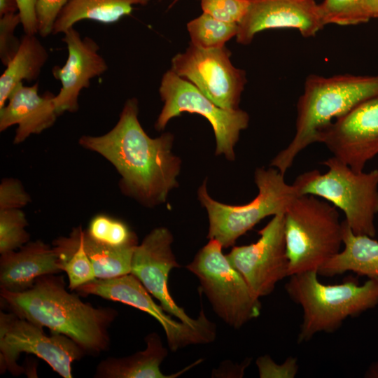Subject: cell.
Here are the masks:
<instances>
[{
    "instance_id": "6da1fadb",
    "label": "cell",
    "mask_w": 378,
    "mask_h": 378,
    "mask_svg": "<svg viewBox=\"0 0 378 378\" xmlns=\"http://www.w3.org/2000/svg\"><path fill=\"white\" fill-rule=\"evenodd\" d=\"M138 113L137 99H128L110 131L101 136L83 135L78 143L114 166L121 176L123 193L151 206L164 202L169 191L177 186L181 160L172 152V134L150 137Z\"/></svg>"
},
{
    "instance_id": "7a4b0ae2",
    "label": "cell",
    "mask_w": 378,
    "mask_h": 378,
    "mask_svg": "<svg viewBox=\"0 0 378 378\" xmlns=\"http://www.w3.org/2000/svg\"><path fill=\"white\" fill-rule=\"evenodd\" d=\"M0 299L1 307L51 332L69 337L85 354L97 356L109 348L108 330L118 312L83 302L78 295L66 290L62 276H41L22 292L1 288Z\"/></svg>"
},
{
    "instance_id": "3957f363",
    "label": "cell",
    "mask_w": 378,
    "mask_h": 378,
    "mask_svg": "<svg viewBox=\"0 0 378 378\" xmlns=\"http://www.w3.org/2000/svg\"><path fill=\"white\" fill-rule=\"evenodd\" d=\"M378 94V75H309L297 103L295 132L291 141L272 160L271 167L285 175L295 159L328 125L358 104Z\"/></svg>"
},
{
    "instance_id": "277c9868",
    "label": "cell",
    "mask_w": 378,
    "mask_h": 378,
    "mask_svg": "<svg viewBox=\"0 0 378 378\" xmlns=\"http://www.w3.org/2000/svg\"><path fill=\"white\" fill-rule=\"evenodd\" d=\"M318 276L317 271L295 274L285 285L290 298L302 309L300 344L318 333L335 332L347 318L378 305V279L360 284L351 276L338 284H324Z\"/></svg>"
},
{
    "instance_id": "5b68a950",
    "label": "cell",
    "mask_w": 378,
    "mask_h": 378,
    "mask_svg": "<svg viewBox=\"0 0 378 378\" xmlns=\"http://www.w3.org/2000/svg\"><path fill=\"white\" fill-rule=\"evenodd\" d=\"M290 275L317 271L341 251L342 221L337 208L313 195L296 196L284 212Z\"/></svg>"
},
{
    "instance_id": "8992f818",
    "label": "cell",
    "mask_w": 378,
    "mask_h": 378,
    "mask_svg": "<svg viewBox=\"0 0 378 378\" xmlns=\"http://www.w3.org/2000/svg\"><path fill=\"white\" fill-rule=\"evenodd\" d=\"M322 164L328 169L326 173L314 169L295 179L292 185L297 195H313L325 200L343 211L344 221L354 233L374 237L378 169L356 172L333 156Z\"/></svg>"
},
{
    "instance_id": "52a82bcc",
    "label": "cell",
    "mask_w": 378,
    "mask_h": 378,
    "mask_svg": "<svg viewBox=\"0 0 378 378\" xmlns=\"http://www.w3.org/2000/svg\"><path fill=\"white\" fill-rule=\"evenodd\" d=\"M255 183L257 196L244 205H229L212 199L206 190V181L198 190V198L207 211L209 227L207 237L217 240L223 248L232 246L236 240L263 218L284 213L297 193L288 184L284 174L276 168H258Z\"/></svg>"
},
{
    "instance_id": "ba28073f",
    "label": "cell",
    "mask_w": 378,
    "mask_h": 378,
    "mask_svg": "<svg viewBox=\"0 0 378 378\" xmlns=\"http://www.w3.org/2000/svg\"><path fill=\"white\" fill-rule=\"evenodd\" d=\"M222 248L217 240L209 239L186 268L198 278L216 314L238 329L260 315L261 304Z\"/></svg>"
},
{
    "instance_id": "9c48e42d",
    "label": "cell",
    "mask_w": 378,
    "mask_h": 378,
    "mask_svg": "<svg viewBox=\"0 0 378 378\" xmlns=\"http://www.w3.org/2000/svg\"><path fill=\"white\" fill-rule=\"evenodd\" d=\"M38 326L13 312L0 313V372L14 376L24 372L17 360L22 353L43 360L64 378L72 377L71 364L85 355L69 337L58 333L46 335Z\"/></svg>"
},
{
    "instance_id": "30bf717a",
    "label": "cell",
    "mask_w": 378,
    "mask_h": 378,
    "mask_svg": "<svg viewBox=\"0 0 378 378\" xmlns=\"http://www.w3.org/2000/svg\"><path fill=\"white\" fill-rule=\"evenodd\" d=\"M159 92L164 106L155 125L158 130H163L170 119L183 112L198 113L206 118L214 129L216 154H223L230 161L234 160V146L241 131L248 125L246 112L219 107L192 83L171 69L163 75Z\"/></svg>"
},
{
    "instance_id": "8fae6325",
    "label": "cell",
    "mask_w": 378,
    "mask_h": 378,
    "mask_svg": "<svg viewBox=\"0 0 378 378\" xmlns=\"http://www.w3.org/2000/svg\"><path fill=\"white\" fill-rule=\"evenodd\" d=\"M75 291L83 297L94 295L146 312L162 326L169 347L173 351L188 345L212 342L216 337V325L212 322L194 327L173 319L153 301L140 281L131 273L110 279H95Z\"/></svg>"
},
{
    "instance_id": "7c38bea8",
    "label": "cell",
    "mask_w": 378,
    "mask_h": 378,
    "mask_svg": "<svg viewBox=\"0 0 378 378\" xmlns=\"http://www.w3.org/2000/svg\"><path fill=\"white\" fill-rule=\"evenodd\" d=\"M230 56L225 46L202 49L190 43L184 52L172 59L171 70L219 107L235 110L239 108L246 78L245 71L234 66Z\"/></svg>"
},
{
    "instance_id": "4fadbf2b",
    "label": "cell",
    "mask_w": 378,
    "mask_h": 378,
    "mask_svg": "<svg viewBox=\"0 0 378 378\" xmlns=\"http://www.w3.org/2000/svg\"><path fill=\"white\" fill-rule=\"evenodd\" d=\"M258 234L256 242L234 246L226 256L260 298L272 293L278 282L289 276L284 213L274 216Z\"/></svg>"
},
{
    "instance_id": "5bb4252c",
    "label": "cell",
    "mask_w": 378,
    "mask_h": 378,
    "mask_svg": "<svg viewBox=\"0 0 378 378\" xmlns=\"http://www.w3.org/2000/svg\"><path fill=\"white\" fill-rule=\"evenodd\" d=\"M333 157L353 171H364L378 155V94L362 102L328 125L317 136Z\"/></svg>"
},
{
    "instance_id": "9a60e30c",
    "label": "cell",
    "mask_w": 378,
    "mask_h": 378,
    "mask_svg": "<svg viewBox=\"0 0 378 378\" xmlns=\"http://www.w3.org/2000/svg\"><path fill=\"white\" fill-rule=\"evenodd\" d=\"M173 237L163 227L153 229L134 251L131 274L134 275L164 311L181 322L197 327L209 323L203 309L197 318H192L176 304L168 289L169 272L180 265L172 252Z\"/></svg>"
},
{
    "instance_id": "2e32d148",
    "label": "cell",
    "mask_w": 378,
    "mask_h": 378,
    "mask_svg": "<svg viewBox=\"0 0 378 378\" xmlns=\"http://www.w3.org/2000/svg\"><path fill=\"white\" fill-rule=\"evenodd\" d=\"M62 41L66 43L68 57L62 67L52 69L53 77L59 80L62 87L54 97V104L58 115L64 112H76L78 97L84 88H88L91 79L105 73L108 66L99 54V46L89 36L82 37L74 27L64 33Z\"/></svg>"
},
{
    "instance_id": "e0dca14e",
    "label": "cell",
    "mask_w": 378,
    "mask_h": 378,
    "mask_svg": "<svg viewBox=\"0 0 378 378\" xmlns=\"http://www.w3.org/2000/svg\"><path fill=\"white\" fill-rule=\"evenodd\" d=\"M324 26L316 0H249L236 37L239 43L248 44L260 31L293 28L308 38Z\"/></svg>"
},
{
    "instance_id": "ac0fdd59",
    "label": "cell",
    "mask_w": 378,
    "mask_h": 378,
    "mask_svg": "<svg viewBox=\"0 0 378 378\" xmlns=\"http://www.w3.org/2000/svg\"><path fill=\"white\" fill-rule=\"evenodd\" d=\"M54 97L50 92L39 95L38 83L24 86L20 83L10 94L7 105L0 108V131L17 125L13 144H18L50 127L59 115Z\"/></svg>"
},
{
    "instance_id": "d6986e66",
    "label": "cell",
    "mask_w": 378,
    "mask_h": 378,
    "mask_svg": "<svg viewBox=\"0 0 378 378\" xmlns=\"http://www.w3.org/2000/svg\"><path fill=\"white\" fill-rule=\"evenodd\" d=\"M60 272L53 246L41 240L30 241L19 251L1 254L0 288L22 292L30 288L38 277Z\"/></svg>"
},
{
    "instance_id": "ffe728a7",
    "label": "cell",
    "mask_w": 378,
    "mask_h": 378,
    "mask_svg": "<svg viewBox=\"0 0 378 378\" xmlns=\"http://www.w3.org/2000/svg\"><path fill=\"white\" fill-rule=\"evenodd\" d=\"M146 348L126 357H108L99 363L94 377L96 378H172L184 373L200 363L199 360L178 372L166 375L160 365L167 355L160 336L156 332L148 335Z\"/></svg>"
},
{
    "instance_id": "44dd1931",
    "label": "cell",
    "mask_w": 378,
    "mask_h": 378,
    "mask_svg": "<svg viewBox=\"0 0 378 378\" xmlns=\"http://www.w3.org/2000/svg\"><path fill=\"white\" fill-rule=\"evenodd\" d=\"M342 241L343 248L318 270V274L333 276L352 272L368 279H378L377 240L354 233L343 220Z\"/></svg>"
},
{
    "instance_id": "7402d4cb",
    "label": "cell",
    "mask_w": 378,
    "mask_h": 378,
    "mask_svg": "<svg viewBox=\"0 0 378 378\" xmlns=\"http://www.w3.org/2000/svg\"><path fill=\"white\" fill-rule=\"evenodd\" d=\"M149 0H69L59 13L52 34H64L79 21L90 20L104 24L114 23L129 15L134 6Z\"/></svg>"
},
{
    "instance_id": "603a6c76",
    "label": "cell",
    "mask_w": 378,
    "mask_h": 378,
    "mask_svg": "<svg viewBox=\"0 0 378 378\" xmlns=\"http://www.w3.org/2000/svg\"><path fill=\"white\" fill-rule=\"evenodd\" d=\"M48 57V52L36 35L24 34L17 53L0 76V108L6 105L18 84L38 78Z\"/></svg>"
},
{
    "instance_id": "cb8c5ba5",
    "label": "cell",
    "mask_w": 378,
    "mask_h": 378,
    "mask_svg": "<svg viewBox=\"0 0 378 378\" xmlns=\"http://www.w3.org/2000/svg\"><path fill=\"white\" fill-rule=\"evenodd\" d=\"M83 234L80 225L73 228L68 237H60L52 241L59 267L66 274L68 288L71 291L97 279L84 247Z\"/></svg>"
},
{
    "instance_id": "d4e9b609",
    "label": "cell",
    "mask_w": 378,
    "mask_h": 378,
    "mask_svg": "<svg viewBox=\"0 0 378 378\" xmlns=\"http://www.w3.org/2000/svg\"><path fill=\"white\" fill-rule=\"evenodd\" d=\"M83 244L97 279H110L131 273L137 241L121 247L108 246L92 239L84 230Z\"/></svg>"
},
{
    "instance_id": "484cf974",
    "label": "cell",
    "mask_w": 378,
    "mask_h": 378,
    "mask_svg": "<svg viewBox=\"0 0 378 378\" xmlns=\"http://www.w3.org/2000/svg\"><path fill=\"white\" fill-rule=\"evenodd\" d=\"M191 44L202 49H214L225 46V42L238 31V24L217 20L203 13L187 24Z\"/></svg>"
},
{
    "instance_id": "4316f807",
    "label": "cell",
    "mask_w": 378,
    "mask_h": 378,
    "mask_svg": "<svg viewBox=\"0 0 378 378\" xmlns=\"http://www.w3.org/2000/svg\"><path fill=\"white\" fill-rule=\"evenodd\" d=\"M85 231L92 239L108 246L121 247L137 241L127 224L104 214L92 218Z\"/></svg>"
},
{
    "instance_id": "83f0119b",
    "label": "cell",
    "mask_w": 378,
    "mask_h": 378,
    "mask_svg": "<svg viewBox=\"0 0 378 378\" xmlns=\"http://www.w3.org/2000/svg\"><path fill=\"white\" fill-rule=\"evenodd\" d=\"M365 0H323L318 4L324 25H356L370 20L365 8Z\"/></svg>"
},
{
    "instance_id": "f1b7e54d",
    "label": "cell",
    "mask_w": 378,
    "mask_h": 378,
    "mask_svg": "<svg viewBox=\"0 0 378 378\" xmlns=\"http://www.w3.org/2000/svg\"><path fill=\"white\" fill-rule=\"evenodd\" d=\"M24 213L20 209L0 211V253L20 248L29 242L30 234Z\"/></svg>"
},
{
    "instance_id": "f546056e",
    "label": "cell",
    "mask_w": 378,
    "mask_h": 378,
    "mask_svg": "<svg viewBox=\"0 0 378 378\" xmlns=\"http://www.w3.org/2000/svg\"><path fill=\"white\" fill-rule=\"evenodd\" d=\"M203 13L230 23H237L245 15L249 0H200Z\"/></svg>"
},
{
    "instance_id": "4dcf8cb0",
    "label": "cell",
    "mask_w": 378,
    "mask_h": 378,
    "mask_svg": "<svg viewBox=\"0 0 378 378\" xmlns=\"http://www.w3.org/2000/svg\"><path fill=\"white\" fill-rule=\"evenodd\" d=\"M19 24L21 20L18 13L0 17V59L4 66H7L20 48L21 39L15 36Z\"/></svg>"
},
{
    "instance_id": "1f68e13d",
    "label": "cell",
    "mask_w": 378,
    "mask_h": 378,
    "mask_svg": "<svg viewBox=\"0 0 378 378\" xmlns=\"http://www.w3.org/2000/svg\"><path fill=\"white\" fill-rule=\"evenodd\" d=\"M256 365L260 378H294L299 369L297 358L292 356L277 364L270 356L265 355L257 359Z\"/></svg>"
},
{
    "instance_id": "d6a6232c",
    "label": "cell",
    "mask_w": 378,
    "mask_h": 378,
    "mask_svg": "<svg viewBox=\"0 0 378 378\" xmlns=\"http://www.w3.org/2000/svg\"><path fill=\"white\" fill-rule=\"evenodd\" d=\"M69 0H37L38 33L43 38L52 34L56 19Z\"/></svg>"
},
{
    "instance_id": "836d02e7",
    "label": "cell",
    "mask_w": 378,
    "mask_h": 378,
    "mask_svg": "<svg viewBox=\"0 0 378 378\" xmlns=\"http://www.w3.org/2000/svg\"><path fill=\"white\" fill-rule=\"evenodd\" d=\"M31 201L20 181L4 178L0 185V211L21 209Z\"/></svg>"
},
{
    "instance_id": "e575fe53",
    "label": "cell",
    "mask_w": 378,
    "mask_h": 378,
    "mask_svg": "<svg viewBox=\"0 0 378 378\" xmlns=\"http://www.w3.org/2000/svg\"><path fill=\"white\" fill-rule=\"evenodd\" d=\"M21 24L26 34L36 35L38 33V22L36 13L37 0H16Z\"/></svg>"
},
{
    "instance_id": "d590c367",
    "label": "cell",
    "mask_w": 378,
    "mask_h": 378,
    "mask_svg": "<svg viewBox=\"0 0 378 378\" xmlns=\"http://www.w3.org/2000/svg\"><path fill=\"white\" fill-rule=\"evenodd\" d=\"M18 10L16 0H0V17L6 14L15 13Z\"/></svg>"
},
{
    "instance_id": "8d00e7d4",
    "label": "cell",
    "mask_w": 378,
    "mask_h": 378,
    "mask_svg": "<svg viewBox=\"0 0 378 378\" xmlns=\"http://www.w3.org/2000/svg\"><path fill=\"white\" fill-rule=\"evenodd\" d=\"M365 8L368 18L378 19V0H365Z\"/></svg>"
},
{
    "instance_id": "74e56055",
    "label": "cell",
    "mask_w": 378,
    "mask_h": 378,
    "mask_svg": "<svg viewBox=\"0 0 378 378\" xmlns=\"http://www.w3.org/2000/svg\"><path fill=\"white\" fill-rule=\"evenodd\" d=\"M367 378H378V360L370 365L364 374Z\"/></svg>"
},
{
    "instance_id": "f35d334b",
    "label": "cell",
    "mask_w": 378,
    "mask_h": 378,
    "mask_svg": "<svg viewBox=\"0 0 378 378\" xmlns=\"http://www.w3.org/2000/svg\"><path fill=\"white\" fill-rule=\"evenodd\" d=\"M176 1H178V0H175L174 2H176Z\"/></svg>"
}]
</instances>
